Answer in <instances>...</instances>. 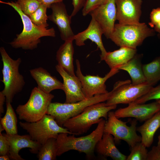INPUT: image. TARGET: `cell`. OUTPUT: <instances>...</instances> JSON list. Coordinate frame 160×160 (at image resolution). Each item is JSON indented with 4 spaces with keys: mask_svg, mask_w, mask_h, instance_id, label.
Here are the masks:
<instances>
[{
    "mask_svg": "<svg viewBox=\"0 0 160 160\" xmlns=\"http://www.w3.org/2000/svg\"><path fill=\"white\" fill-rule=\"evenodd\" d=\"M0 2L13 8L20 15L23 23L22 32L17 34L16 38L9 43L12 47L32 50L37 47L38 44L41 42V38L55 37V32L54 28H47L34 24L29 17L23 12L16 2H5L1 1Z\"/></svg>",
    "mask_w": 160,
    "mask_h": 160,
    "instance_id": "6da1fadb",
    "label": "cell"
},
{
    "mask_svg": "<svg viewBox=\"0 0 160 160\" xmlns=\"http://www.w3.org/2000/svg\"><path fill=\"white\" fill-rule=\"evenodd\" d=\"M105 122L102 118L95 129L85 136L76 137L73 134L68 135L67 133L59 134L56 138L57 156L74 150L85 153L88 158H94L95 146L104 134Z\"/></svg>",
    "mask_w": 160,
    "mask_h": 160,
    "instance_id": "7a4b0ae2",
    "label": "cell"
},
{
    "mask_svg": "<svg viewBox=\"0 0 160 160\" xmlns=\"http://www.w3.org/2000/svg\"><path fill=\"white\" fill-rule=\"evenodd\" d=\"M116 107V105L107 106L104 102L91 105L78 115L67 120L63 127L75 135L83 134L87 132L93 124H98L102 118L107 120L108 112Z\"/></svg>",
    "mask_w": 160,
    "mask_h": 160,
    "instance_id": "3957f363",
    "label": "cell"
},
{
    "mask_svg": "<svg viewBox=\"0 0 160 160\" xmlns=\"http://www.w3.org/2000/svg\"><path fill=\"white\" fill-rule=\"evenodd\" d=\"M0 53L3 63V79L1 81L4 85L1 92L5 96L6 103H11L15 95L22 91L25 84L24 77L19 72L22 60L20 58L12 59L2 47L0 48Z\"/></svg>",
    "mask_w": 160,
    "mask_h": 160,
    "instance_id": "277c9868",
    "label": "cell"
},
{
    "mask_svg": "<svg viewBox=\"0 0 160 160\" xmlns=\"http://www.w3.org/2000/svg\"><path fill=\"white\" fill-rule=\"evenodd\" d=\"M155 31L145 23L126 25L118 23L115 24L109 39L120 47L137 49L146 38L153 36Z\"/></svg>",
    "mask_w": 160,
    "mask_h": 160,
    "instance_id": "5b68a950",
    "label": "cell"
},
{
    "mask_svg": "<svg viewBox=\"0 0 160 160\" xmlns=\"http://www.w3.org/2000/svg\"><path fill=\"white\" fill-rule=\"evenodd\" d=\"M54 97L52 94L46 93L37 87H34L27 102L18 105L16 109L19 119L28 122L39 120L47 114Z\"/></svg>",
    "mask_w": 160,
    "mask_h": 160,
    "instance_id": "8992f818",
    "label": "cell"
},
{
    "mask_svg": "<svg viewBox=\"0 0 160 160\" xmlns=\"http://www.w3.org/2000/svg\"><path fill=\"white\" fill-rule=\"evenodd\" d=\"M110 94V92H108L74 103L51 102L48 106L47 114L53 116L58 124L63 127L67 120L78 115L89 106L106 101Z\"/></svg>",
    "mask_w": 160,
    "mask_h": 160,
    "instance_id": "52a82bcc",
    "label": "cell"
},
{
    "mask_svg": "<svg viewBox=\"0 0 160 160\" xmlns=\"http://www.w3.org/2000/svg\"><path fill=\"white\" fill-rule=\"evenodd\" d=\"M19 124L28 133L33 140L41 145L50 138H56L60 133L73 134L66 128L59 126L53 116L47 114L36 121L20 122Z\"/></svg>",
    "mask_w": 160,
    "mask_h": 160,
    "instance_id": "ba28073f",
    "label": "cell"
},
{
    "mask_svg": "<svg viewBox=\"0 0 160 160\" xmlns=\"http://www.w3.org/2000/svg\"><path fill=\"white\" fill-rule=\"evenodd\" d=\"M152 87L147 83L133 84L129 80L119 81L114 84L106 101L107 106L129 104L145 94Z\"/></svg>",
    "mask_w": 160,
    "mask_h": 160,
    "instance_id": "9c48e42d",
    "label": "cell"
},
{
    "mask_svg": "<svg viewBox=\"0 0 160 160\" xmlns=\"http://www.w3.org/2000/svg\"><path fill=\"white\" fill-rule=\"evenodd\" d=\"M137 121L135 119L132 121L130 126H128L127 122L119 119L115 116L114 112L110 111L106 121L104 132L112 135L115 142L123 140L132 147L141 141V136L136 132Z\"/></svg>",
    "mask_w": 160,
    "mask_h": 160,
    "instance_id": "30bf717a",
    "label": "cell"
},
{
    "mask_svg": "<svg viewBox=\"0 0 160 160\" xmlns=\"http://www.w3.org/2000/svg\"><path fill=\"white\" fill-rule=\"evenodd\" d=\"M76 75L81 82L82 92L86 99L108 92L106 90L105 82L108 79L118 73L119 70L116 68L111 69L109 72L103 77L98 75H84L81 72L79 60L76 59Z\"/></svg>",
    "mask_w": 160,
    "mask_h": 160,
    "instance_id": "8fae6325",
    "label": "cell"
},
{
    "mask_svg": "<svg viewBox=\"0 0 160 160\" xmlns=\"http://www.w3.org/2000/svg\"><path fill=\"white\" fill-rule=\"evenodd\" d=\"M89 14L100 26L105 37L109 39L117 20L115 0H108L93 9Z\"/></svg>",
    "mask_w": 160,
    "mask_h": 160,
    "instance_id": "7c38bea8",
    "label": "cell"
},
{
    "mask_svg": "<svg viewBox=\"0 0 160 160\" xmlns=\"http://www.w3.org/2000/svg\"><path fill=\"white\" fill-rule=\"evenodd\" d=\"M52 13L48 19L57 26L61 39L64 41L73 40L75 35L71 28V15L67 13L66 6L63 1L52 4L50 7Z\"/></svg>",
    "mask_w": 160,
    "mask_h": 160,
    "instance_id": "4fadbf2b",
    "label": "cell"
},
{
    "mask_svg": "<svg viewBox=\"0 0 160 160\" xmlns=\"http://www.w3.org/2000/svg\"><path fill=\"white\" fill-rule=\"evenodd\" d=\"M160 111V105L156 101L145 104L133 102L128 104L127 107L116 110L114 114L118 119L131 117L140 122L145 121Z\"/></svg>",
    "mask_w": 160,
    "mask_h": 160,
    "instance_id": "5bb4252c",
    "label": "cell"
},
{
    "mask_svg": "<svg viewBox=\"0 0 160 160\" xmlns=\"http://www.w3.org/2000/svg\"><path fill=\"white\" fill-rule=\"evenodd\" d=\"M142 3V0H115L118 23L125 25L140 23Z\"/></svg>",
    "mask_w": 160,
    "mask_h": 160,
    "instance_id": "9a60e30c",
    "label": "cell"
},
{
    "mask_svg": "<svg viewBox=\"0 0 160 160\" xmlns=\"http://www.w3.org/2000/svg\"><path fill=\"white\" fill-rule=\"evenodd\" d=\"M55 69L63 79L65 103H74L86 99L82 92L81 82L76 75L70 74L58 64L55 66Z\"/></svg>",
    "mask_w": 160,
    "mask_h": 160,
    "instance_id": "2e32d148",
    "label": "cell"
},
{
    "mask_svg": "<svg viewBox=\"0 0 160 160\" xmlns=\"http://www.w3.org/2000/svg\"><path fill=\"white\" fill-rule=\"evenodd\" d=\"M8 140L10 149L8 155L10 159L15 160H24L19 155L20 151L23 148H28L33 153H38L41 145L32 139L29 135H20L17 134L9 135L3 134Z\"/></svg>",
    "mask_w": 160,
    "mask_h": 160,
    "instance_id": "e0dca14e",
    "label": "cell"
},
{
    "mask_svg": "<svg viewBox=\"0 0 160 160\" xmlns=\"http://www.w3.org/2000/svg\"><path fill=\"white\" fill-rule=\"evenodd\" d=\"M103 34V33L101 28L95 20L92 18L87 28L75 34L73 40L75 41L76 45L79 47L84 45L85 41L88 39L95 43L101 52L100 60L102 61L107 52L102 42Z\"/></svg>",
    "mask_w": 160,
    "mask_h": 160,
    "instance_id": "ac0fdd59",
    "label": "cell"
},
{
    "mask_svg": "<svg viewBox=\"0 0 160 160\" xmlns=\"http://www.w3.org/2000/svg\"><path fill=\"white\" fill-rule=\"evenodd\" d=\"M29 72L31 76L37 84V87L44 92L49 93L55 89L63 90V83L52 76L44 68L39 67L31 69Z\"/></svg>",
    "mask_w": 160,
    "mask_h": 160,
    "instance_id": "d6986e66",
    "label": "cell"
},
{
    "mask_svg": "<svg viewBox=\"0 0 160 160\" xmlns=\"http://www.w3.org/2000/svg\"><path fill=\"white\" fill-rule=\"evenodd\" d=\"M113 136L104 133L102 138L97 143L95 149L102 156L110 157L114 160H126L127 156L121 153L116 147Z\"/></svg>",
    "mask_w": 160,
    "mask_h": 160,
    "instance_id": "ffe728a7",
    "label": "cell"
},
{
    "mask_svg": "<svg viewBox=\"0 0 160 160\" xmlns=\"http://www.w3.org/2000/svg\"><path fill=\"white\" fill-rule=\"evenodd\" d=\"M137 52V49L121 47L118 49L107 52L103 60L111 69H118L120 67L132 59L136 55Z\"/></svg>",
    "mask_w": 160,
    "mask_h": 160,
    "instance_id": "44dd1931",
    "label": "cell"
},
{
    "mask_svg": "<svg viewBox=\"0 0 160 160\" xmlns=\"http://www.w3.org/2000/svg\"><path fill=\"white\" fill-rule=\"evenodd\" d=\"M160 127V111L137 128V131L141 135V142L146 148L150 147L152 144L155 134Z\"/></svg>",
    "mask_w": 160,
    "mask_h": 160,
    "instance_id": "7402d4cb",
    "label": "cell"
},
{
    "mask_svg": "<svg viewBox=\"0 0 160 160\" xmlns=\"http://www.w3.org/2000/svg\"><path fill=\"white\" fill-rule=\"evenodd\" d=\"M73 40L64 41L57 50L56 60L58 64L66 71L72 75H75L73 64L74 49Z\"/></svg>",
    "mask_w": 160,
    "mask_h": 160,
    "instance_id": "603a6c76",
    "label": "cell"
},
{
    "mask_svg": "<svg viewBox=\"0 0 160 160\" xmlns=\"http://www.w3.org/2000/svg\"><path fill=\"white\" fill-rule=\"evenodd\" d=\"M142 55L137 54L125 64L119 68L127 71L132 79V83L139 84L146 82L143 74L141 59Z\"/></svg>",
    "mask_w": 160,
    "mask_h": 160,
    "instance_id": "cb8c5ba5",
    "label": "cell"
},
{
    "mask_svg": "<svg viewBox=\"0 0 160 160\" xmlns=\"http://www.w3.org/2000/svg\"><path fill=\"white\" fill-rule=\"evenodd\" d=\"M142 68L146 82L153 87L160 80V56L143 65Z\"/></svg>",
    "mask_w": 160,
    "mask_h": 160,
    "instance_id": "d4e9b609",
    "label": "cell"
},
{
    "mask_svg": "<svg viewBox=\"0 0 160 160\" xmlns=\"http://www.w3.org/2000/svg\"><path fill=\"white\" fill-rule=\"evenodd\" d=\"M17 120L11 103H6V111L4 116L1 118V124L6 134L11 135L17 134Z\"/></svg>",
    "mask_w": 160,
    "mask_h": 160,
    "instance_id": "484cf974",
    "label": "cell"
},
{
    "mask_svg": "<svg viewBox=\"0 0 160 160\" xmlns=\"http://www.w3.org/2000/svg\"><path fill=\"white\" fill-rule=\"evenodd\" d=\"M56 138L48 139L42 145L38 153L39 160H55L57 155Z\"/></svg>",
    "mask_w": 160,
    "mask_h": 160,
    "instance_id": "4316f807",
    "label": "cell"
},
{
    "mask_svg": "<svg viewBox=\"0 0 160 160\" xmlns=\"http://www.w3.org/2000/svg\"><path fill=\"white\" fill-rule=\"evenodd\" d=\"M47 7L41 4L39 7L31 15L28 16L31 21L37 25L47 28L49 25L47 21L48 16L47 15Z\"/></svg>",
    "mask_w": 160,
    "mask_h": 160,
    "instance_id": "83f0119b",
    "label": "cell"
},
{
    "mask_svg": "<svg viewBox=\"0 0 160 160\" xmlns=\"http://www.w3.org/2000/svg\"><path fill=\"white\" fill-rule=\"evenodd\" d=\"M131 148L129 154L126 160H146L148 150L141 142L137 143Z\"/></svg>",
    "mask_w": 160,
    "mask_h": 160,
    "instance_id": "f1b7e54d",
    "label": "cell"
},
{
    "mask_svg": "<svg viewBox=\"0 0 160 160\" xmlns=\"http://www.w3.org/2000/svg\"><path fill=\"white\" fill-rule=\"evenodd\" d=\"M15 2L23 12L28 16L33 13L41 4L37 0H17Z\"/></svg>",
    "mask_w": 160,
    "mask_h": 160,
    "instance_id": "f546056e",
    "label": "cell"
},
{
    "mask_svg": "<svg viewBox=\"0 0 160 160\" xmlns=\"http://www.w3.org/2000/svg\"><path fill=\"white\" fill-rule=\"evenodd\" d=\"M159 99H160V84L155 87H151L145 94L133 102L143 104L150 100Z\"/></svg>",
    "mask_w": 160,
    "mask_h": 160,
    "instance_id": "4dcf8cb0",
    "label": "cell"
},
{
    "mask_svg": "<svg viewBox=\"0 0 160 160\" xmlns=\"http://www.w3.org/2000/svg\"><path fill=\"white\" fill-rule=\"evenodd\" d=\"M108 0H87L82 9V15L85 16L89 14L93 9L102 5Z\"/></svg>",
    "mask_w": 160,
    "mask_h": 160,
    "instance_id": "1f68e13d",
    "label": "cell"
},
{
    "mask_svg": "<svg viewBox=\"0 0 160 160\" xmlns=\"http://www.w3.org/2000/svg\"><path fill=\"white\" fill-rule=\"evenodd\" d=\"M10 149L9 143L7 138L0 132V156L9 154Z\"/></svg>",
    "mask_w": 160,
    "mask_h": 160,
    "instance_id": "d6a6232c",
    "label": "cell"
},
{
    "mask_svg": "<svg viewBox=\"0 0 160 160\" xmlns=\"http://www.w3.org/2000/svg\"><path fill=\"white\" fill-rule=\"evenodd\" d=\"M150 19L148 24L151 28H153L154 25L160 21V7L152 9L150 14Z\"/></svg>",
    "mask_w": 160,
    "mask_h": 160,
    "instance_id": "836d02e7",
    "label": "cell"
},
{
    "mask_svg": "<svg viewBox=\"0 0 160 160\" xmlns=\"http://www.w3.org/2000/svg\"><path fill=\"white\" fill-rule=\"evenodd\" d=\"M87 0H72L73 9L71 15V17L75 16L79 11L83 9Z\"/></svg>",
    "mask_w": 160,
    "mask_h": 160,
    "instance_id": "e575fe53",
    "label": "cell"
},
{
    "mask_svg": "<svg viewBox=\"0 0 160 160\" xmlns=\"http://www.w3.org/2000/svg\"><path fill=\"white\" fill-rule=\"evenodd\" d=\"M146 160H160V150L157 146H153L148 152Z\"/></svg>",
    "mask_w": 160,
    "mask_h": 160,
    "instance_id": "d590c367",
    "label": "cell"
},
{
    "mask_svg": "<svg viewBox=\"0 0 160 160\" xmlns=\"http://www.w3.org/2000/svg\"><path fill=\"white\" fill-rule=\"evenodd\" d=\"M41 4L47 6L50 8L51 5L53 3L63 1V0H37Z\"/></svg>",
    "mask_w": 160,
    "mask_h": 160,
    "instance_id": "8d00e7d4",
    "label": "cell"
},
{
    "mask_svg": "<svg viewBox=\"0 0 160 160\" xmlns=\"http://www.w3.org/2000/svg\"><path fill=\"white\" fill-rule=\"evenodd\" d=\"M6 100V97L1 91L0 92V114L1 115L4 112V105Z\"/></svg>",
    "mask_w": 160,
    "mask_h": 160,
    "instance_id": "74e56055",
    "label": "cell"
},
{
    "mask_svg": "<svg viewBox=\"0 0 160 160\" xmlns=\"http://www.w3.org/2000/svg\"><path fill=\"white\" fill-rule=\"evenodd\" d=\"M154 30L155 31L160 34V21L157 23L154 26Z\"/></svg>",
    "mask_w": 160,
    "mask_h": 160,
    "instance_id": "f35d334b",
    "label": "cell"
},
{
    "mask_svg": "<svg viewBox=\"0 0 160 160\" xmlns=\"http://www.w3.org/2000/svg\"><path fill=\"white\" fill-rule=\"evenodd\" d=\"M10 158L9 155L7 154H6L0 156V160H9Z\"/></svg>",
    "mask_w": 160,
    "mask_h": 160,
    "instance_id": "ab89813d",
    "label": "cell"
},
{
    "mask_svg": "<svg viewBox=\"0 0 160 160\" xmlns=\"http://www.w3.org/2000/svg\"><path fill=\"white\" fill-rule=\"evenodd\" d=\"M158 141L157 143V146L160 150V134L158 136Z\"/></svg>",
    "mask_w": 160,
    "mask_h": 160,
    "instance_id": "60d3db41",
    "label": "cell"
},
{
    "mask_svg": "<svg viewBox=\"0 0 160 160\" xmlns=\"http://www.w3.org/2000/svg\"><path fill=\"white\" fill-rule=\"evenodd\" d=\"M156 101L159 103L160 105V99L156 100Z\"/></svg>",
    "mask_w": 160,
    "mask_h": 160,
    "instance_id": "b9f144b4",
    "label": "cell"
},
{
    "mask_svg": "<svg viewBox=\"0 0 160 160\" xmlns=\"http://www.w3.org/2000/svg\"><path fill=\"white\" fill-rule=\"evenodd\" d=\"M158 37L159 38V39H160V34H158Z\"/></svg>",
    "mask_w": 160,
    "mask_h": 160,
    "instance_id": "7bdbcfd3",
    "label": "cell"
}]
</instances>
